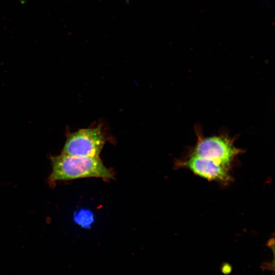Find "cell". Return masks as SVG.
<instances>
[{"instance_id": "3957f363", "label": "cell", "mask_w": 275, "mask_h": 275, "mask_svg": "<svg viewBox=\"0 0 275 275\" xmlns=\"http://www.w3.org/2000/svg\"><path fill=\"white\" fill-rule=\"evenodd\" d=\"M105 141L100 127L80 129L68 136L62 154L99 157Z\"/></svg>"}, {"instance_id": "5b68a950", "label": "cell", "mask_w": 275, "mask_h": 275, "mask_svg": "<svg viewBox=\"0 0 275 275\" xmlns=\"http://www.w3.org/2000/svg\"><path fill=\"white\" fill-rule=\"evenodd\" d=\"M221 269L223 273L225 274H228L231 272L232 270V267L230 264L225 262L222 264Z\"/></svg>"}, {"instance_id": "277c9868", "label": "cell", "mask_w": 275, "mask_h": 275, "mask_svg": "<svg viewBox=\"0 0 275 275\" xmlns=\"http://www.w3.org/2000/svg\"><path fill=\"white\" fill-rule=\"evenodd\" d=\"M177 168H184L195 175L210 181L227 185L233 180L231 169L213 160L196 155H187L177 160Z\"/></svg>"}, {"instance_id": "6da1fadb", "label": "cell", "mask_w": 275, "mask_h": 275, "mask_svg": "<svg viewBox=\"0 0 275 275\" xmlns=\"http://www.w3.org/2000/svg\"><path fill=\"white\" fill-rule=\"evenodd\" d=\"M52 171L49 177L51 183L59 180L84 178H113L111 172L104 165L99 157L71 156L62 154L51 157Z\"/></svg>"}, {"instance_id": "7a4b0ae2", "label": "cell", "mask_w": 275, "mask_h": 275, "mask_svg": "<svg viewBox=\"0 0 275 275\" xmlns=\"http://www.w3.org/2000/svg\"><path fill=\"white\" fill-rule=\"evenodd\" d=\"M195 131L197 141L188 155L208 158L231 169L238 155L244 151L235 146V138L227 134L204 137L198 127Z\"/></svg>"}]
</instances>
